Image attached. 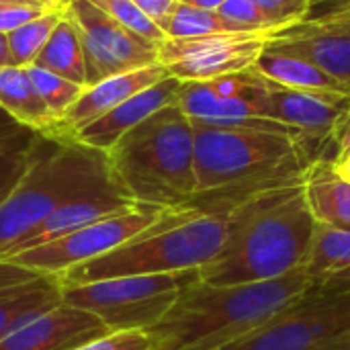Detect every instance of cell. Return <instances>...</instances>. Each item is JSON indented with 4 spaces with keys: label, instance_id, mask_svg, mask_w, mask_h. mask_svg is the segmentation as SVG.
<instances>
[{
    "label": "cell",
    "instance_id": "1",
    "mask_svg": "<svg viewBox=\"0 0 350 350\" xmlns=\"http://www.w3.org/2000/svg\"><path fill=\"white\" fill-rule=\"evenodd\" d=\"M193 207L228 211L226 240L219 252L199 269L201 283H265L299 271L308 258L316 219L306 203L304 172L232 199L199 201Z\"/></svg>",
    "mask_w": 350,
    "mask_h": 350
},
{
    "label": "cell",
    "instance_id": "2",
    "mask_svg": "<svg viewBox=\"0 0 350 350\" xmlns=\"http://www.w3.org/2000/svg\"><path fill=\"white\" fill-rule=\"evenodd\" d=\"M316 283L304 269L248 285L191 283L148 330L152 350H221L252 334Z\"/></svg>",
    "mask_w": 350,
    "mask_h": 350
},
{
    "label": "cell",
    "instance_id": "3",
    "mask_svg": "<svg viewBox=\"0 0 350 350\" xmlns=\"http://www.w3.org/2000/svg\"><path fill=\"white\" fill-rule=\"evenodd\" d=\"M105 156L113 183L139 205L183 207L195 199V131L178 103L129 129Z\"/></svg>",
    "mask_w": 350,
    "mask_h": 350
},
{
    "label": "cell",
    "instance_id": "4",
    "mask_svg": "<svg viewBox=\"0 0 350 350\" xmlns=\"http://www.w3.org/2000/svg\"><path fill=\"white\" fill-rule=\"evenodd\" d=\"M193 131L197 178L193 201L232 199L260 185L295 176L322 158L312 156L314 139L310 137L195 121Z\"/></svg>",
    "mask_w": 350,
    "mask_h": 350
},
{
    "label": "cell",
    "instance_id": "5",
    "mask_svg": "<svg viewBox=\"0 0 350 350\" xmlns=\"http://www.w3.org/2000/svg\"><path fill=\"white\" fill-rule=\"evenodd\" d=\"M115 187L103 152L39 135L31 164L0 201V260L62 205Z\"/></svg>",
    "mask_w": 350,
    "mask_h": 350
},
{
    "label": "cell",
    "instance_id": "6",
    "mask_svg": "<svg viewBox=\"0 0 350 350\" xmlns=\"http://www.w3.org/2000/svg\"><path fill=\"white\" fill-rule=\"evenodd\" d=\"M228 234V211L174 207L160 224L113 252L62 273V285H82L135 275L199 271L221 248Z\"/></svg>",
    "mask_w": 350,
    "mask_h": 350
},
{
    "label": "cell",
    "instance_id": "7",
    "mask_svg": "<svg viewBox=\"0 0 350 350\" xmlns=\"http://www.w3.org/2000/svg\"><path fill=\"white\" fill-rule=\"evenodd\" d=\"M195 281H199V271L62 285V301L96 316L111 332H148L168 314L180 291Z\"/></svg>",
    "mask_w": 350,
    "mask_h": 350
},
{
    "label": "cell",
    "instance_id": "8",
    "mask_svg": "<svg viewBox=\"0 0 350 350\" xmlns=\"http://www.w3.org/2000/svg\"><path fill=\"white\" fill-rule=\"evenodd\" d=\"M350 332V279L316 283L265 326L221 350H324Z\"/></svg>",
    "mask_w": 350,
    "mask_h": 350
},
{
    "label": "cell",
    "instance_id": "9",
    "mask_svg": "<svg viewBox=\"0 0 350 350\" xmlns=\"http://www.w3.org/2000/svg\"><path fill=\"white\" fill-rule=\"evenodd\" d=\"M172 209L174 207L137 205L135 209L98 219L64 238L16 252L4 260L39 275L59 277L62 273L100 258L123 246L125 242L133 240L135 236L160 224Z\"/></svg>",
    "mask_w": 350,
    "mask_h": 350
},
{
    "label": "cell",
    "instance_id": "10",
    "mask_svg": "<svg viewBox=\"0 0 350 350\" xmlns=\"http://www.w3.org/2000/svg\"><path fill=\"white\" fill-rule=\"evenodd\" d=\"M271 35L269 31H226L164 39L158 45V62L180 82H205L252 68Z\"/></svg>",
    "mask_w": 350,
    "mask_h": 350
},
{
    "label": "cell",
    "instance_id": "11",
    "mask_svg": "<svg viewBox=\"0 0 350 350\" xmlns=\"http://www.w3.org/2000/svg\"><path fill=\"white\" fill-rule=\"evenodd\" d=\"M66 16L78 29L86 59V86L109 76L158 64V45L148 41L86 0H72Z\"/></svg>",
    "mask_w": 350,
    "mask_h": 350
},
{
    "label": "cell",
    "instance_id": "12",
    "mask_svg": "<svg viewBox=\"0 0 350 350\" xmlns=\"http://www.w3.org/2000/svg\"><path fill=\"white\" fill-rule=\"evenodd\" d=\"M267 47L310 59L350 90V21H301L275 31Z\"/></svg>",
    "mask_w": 350,
    "mask_h": 350
},
{
    "label": "cell",
    "instance_id": "13",
    "mask_svg": "<svg viewBox=\"0 0 350 350\" xmlns=\"http://www.w3.org/2000/svg\"><path fill=\"white\" fill-rule=\"evenodd\" d=\"M260 105L262 117L293 127L314 142L328 144L336 121L350 107V98L293 90L267 80L260 94Z\"/></svg>",
    "mask_w": 350,
    "mask_h": 350
},
{
    "label": "cell",
    "instance_id": "14",
    "mask_svg": "<svg viewBox=\"0 0 350 350\" xmlns=\"http://www.w3.org/2000/svg\"><path fill=\"white\" fill-rule=\"evenodd\" d=\"M107 332L96 316L62 301L0 338V350H72Z\"/></svg>",
    "mask_w": 350,
    "mask_h": 350
},
{
    "label": "cell",
    "instance_id": "15",
    "mask_svg": "<svg viewBox=\"0 0 350 350\" xmlns=\"http://www.w3.org/2000/svg\"><path fill=\"white\" fill-rule=\"evenodd\" d=\"M180 86L183 82L178 78L168 76L139 90L137 94L129 96L127 100H123L109 113L100 115L98 119L90 121L88 125L80 127L66 139H72L84 148L107 154L129 129H133L135 125H139L160 109L178 103Z\"/></svg>",
    "mask_w": 350,
    "mask_h": 350
},
{
    "label": "cell",
    "instance_id": "16",
    "mask_svg": "<svg viewBox=\"0 0 350 350\" xmlns=\"http://www.w3.org/2000/svg\"><path fill=\"white\" fill-rule=\"evenodd\" d=\"M168 76H170L168 70L158 62V64H152V66H146L139 70L109 76V78H105L92 86H86L82 90L80 98L59 119L55 139L70 137L80 127L88 125L90 121L109 113L111 109H115L117 105H121L129 96L137 94L139 90H144V88H148V86H152V84H156Z\"/></svg>",
    "mask_w": 350,
    "mask_h": 350
},
{
    "label": "cell",
    "instance_id": "17",
    "mask_svg": "<svg viewBox=\"0 0 350 350\" xmlns=\"http://www.w3.org/2000/svg\"><path fill=\"white\" fill-rule=\"evenodd\" d=\"M139 203L131 201L121 189H109V191H100L94 195H86V197H78L66 205H62L59 209H55L49 217H45L35 230H31L4 258L53 242L57 238H64L88 224H94L98 219L117 215V213H125L129 209H135ZM2 258V260H4Z\"/></svg>",
    "mask_w": 350,
    "mask_h": 350
},
{
    "label": "cell",
    "instance_id": "18",
    "mask_svg": "<svg viewBox=\"0 0 350 350\" xmlns=\"http://www.w3.org/2000/svg\"><path fill=\"white\" fill-rule=\"evenodd\" d=\"M304 195L316 224L350 232V180L332 168L330 158H316L304 170Z\"/></svg>",
    "mask_w": 350,
    "mask_h": 350
},
{
    "label": "cell",
    "instance_id": "19",
    "mask_svg": "<svg viewBox=\"0 0 350 350\" xmlns=\"http://www.w3.org/2000/svg\"><path fill=\"white\" fill-rule=\"evenodd\" d=\"M0 109L12 121L39 135L55 137L57 133V117L41 100L25 68L0 66Z\"/></svg>",
    "mask_w": 350,
    "mask_h": 350
},
{
    "label": "cell",
    "instance_id": "20",
    "mask_svg": "<svg viewBox=\"0 0 350 350\" xmlns=\"http://www.w3.org/2000/svg\"><path fill=\"white\" fill-rule=\"evenodd\" d=\"M62 304V281L55 275L0 287V338Z\"/></svg>",
    "mask_w": 350,
    "mask_h": 350
},
{
    "label": "cell",
    "instance_id": "21",
    "mask_svg": "<svg viewBox=\"0 0 350 350\" xmlns=\"http://www.w3.org/2000/svg\"><path fill=\"white\" fill-rule=\"evenodd\" d=\"M262 78L285 86L293 90H308V92H320V94H332V96H342L350 98V90L328 76L324 70L314 66L310 59L285 53V51H275V49H265L256 64L252 66Z\"/></svg>",
    "mask_w": 350,
    "mask_h": 350
},
{
    "label": "cell",
    "instance_id": "22",
    "mask_svg": "<svg viewBox=\"0 0 350 350\" xmlns=\"http://www.w3.org/2000/svg\"><path fill=\"white\" fill-rule=\"evenodd\" d=\"M314 283L350 279V232L316 224L308 258L301 267Z\"/></svg>",
    "mask_w": 350,
    "mask_h": 350
},
{
    "label": "cell",
    "instance_id": "23",
    "mask_svg": "<svg viewBox=\"0 0 350 350\" xmlns=\"http://www.w3.org/2000/svg\"><path fill=\"white\" fill-rule=\"evenodd\" d=\"M33 66L49 70L86 88V59H84L82 39L74 23L66 16V12L55 25L41 53L35 57Z\"/></svg>",
    "mask_w": 350,
    "mask_h": 350
},
{
    "label": "cell",
    "instance_id": "24",
    "mask_svg": "<svg viewBox=\"0 0 350 350\" xmlns=\"http://www.w3.org/2000/svg\"><path fill=\"white\" fill-rule=\"evenodd\" d=\"M160 31L166 39H185V37H199L209 33H226V31H238L230 23H226L217 10H205L197 8L185 2L174 0L164 18L158 23Z\"/></svg>",
    "mask_w": 350,
    "mask_h": 350
},
{
    "label": "cell",
    "instance_id": "25",
    "mask_svg": "<svg viewBox=\"0 0 350 350\" xmlns=\"http://www.w3.org/2000/svg\"><path fill=\"white\" fill-rule=\"evenodd\" d=\"M66 10H49L33 21H29L27 25L6 33V47H8V57H10V66H31L35 62V57L41 53V49L45 47L47 39L51 37L55 25L59 23V18L64 16Z\"/></svg>",
    "mask_w": 350,
    "mask_h": 350
},
{
    "label": "cell",
    "instance_id": "26",
    "mask_svg": "<svg viewBox=\"0 0 350 350\" xmlns=\"http://www.w3.org/2000/svg\"><path fill=\"white\" fill-rule=\"evenodd\" d=\"M25 70H27V76L33 82L35 90L39 92L41 100L57 117V125H59V119L80 98L84 86H80V84L64 78V76H57V74H53L49 70L37 68L33 64L31 66H25Z\"/></svg>",
    "mask_w": 350,
    "mask_h": 350
},
{
    "label": "cell",
    "instance_id": "27",
    "mask_svg": "<svg viewBox=\"0 0 350 350\" xmlns=\"http://www.w3.org/2000/svg\"><path fill=\"white\" fill-rule=\"evenodd\" d=\"M86 2H90L94 8H98L100 12L115 18L117 23H121L123 27H127L129 31H133L135 35L148 41L162 43L166 39L158 23L152 21L146 12H142L131 0H86Z\"/></svg>",
    "mask_w": 350,
    "mask_h": 350
},
{
    "label": "cell",
    "instance_id": "28",
    "mask_svg": "<svg viewBox=\"0 0 350 350\" xmlns=\"http://www.w3.org/2000/svg\"><path fill=\"white\" fill-rule=\"evenodd\" d=\"M217 14L238 31H277L252 0H226L217 8Z\"/></svg>",
    "mask_w": 350,
    "mask_h": 350
},
{
    "label": "cell",
    "instance_id": "29",
    "mask_svg": "<svg viewBox=\"0 0 350 350\" xmlns=\"http://www.w3.org/2000/svg\"><path fill=\"white\" fill-rule=\"evenodd\" d=\"M252 2L258 6V10L277 31L306 21L312 8V0H252Z\"/></svg>",
    "mask_w": 350,
    "mask_h": 350
},
{
    "label": "cell",
    "instance_id": "30",
    "mask_svg": "<svg viewBox=\"0 0 350 350\" xmlns=\"http://www.w3.org/2000/svg\"><path fill=\"white\" fill-rule=\"evenodd\" d=\"M72 350H152V338L144 330L107 332Z\"/></svg>",
    "mask_w": 350,
    "mask_h": 350
},
{
    "label": "cell",
    "instance_id": "31",
    "mask_svg": "<svg viewBox=\"0 0 350 350\" xmlns=\"http://www.w3.org/2000/svg\"><path fill=\"white\" fill-rule=\"evenodd\" d=\"M45 12L49 10L31 2H0V33L6 35Z\"/></svg>",
    "mask_w": 350,
    "mask_h": 350
},
{
    "label": "cell",
    "instance_id": "32",
    "mask_svg": "<svg viewBox=\"0 0 350 350\" xmlns=\"http://www.w3.org/2000/svg\"><path fill=\"white\" fill-rule=\"evenodd\" d=\"M37 135L39 133L18 125L0 109V152L14 150V148H27L37 139Z\"/></svg>",
    "mask_w": 350,
    "mask_h": 350
},
{
    "label": "cell",
    "instance_id": "33",
    "mask_svg": "<svg viewBox=\"0 0 350 350\" xmlns=\"http://www.w3.org/2000/svg\"><path fill=\"white\" fill-rule=\"evenodd\" d=\"M328 144L332 148V158L334 160L336 156L345 154L347 150H350V107L340 115V119L336 121L330 137H328Z\"/></svg>",
    "mask_w": 350,
    "mask_h": 350
},
{
    "label": "cell",
    "instance_id": "34",
    "mask_svg": "<svg viewBox=\"0 0 350 350\" xmlns=\"http://www.w3.org/2000/svg\"><path fill=\"white\" fill-rule=\"evenodd\" d=\"M142 12H146L152 21L160 23L164 18V14L168 12V8L172 6L174 0H131Z\"/></svg>",
    "mask_w": 350,
    "mask_h": 350
},
{
    "label": "cell",
    "instance_id": "35",
    "mask_svg": "<svg viewBox=\"0 0 350 350\" xmlns=\"http://www.w3.org/2000/svg\"><path fill=\"white\" fill-rule=\"evenodd\" d=\"M350 0H312V8L306 16V21H320L322 16H326L328 12L349 4Z\"/></svg>",
    "mask_w": 350,
    "mask_h": 350
},
{
    "label": "cell",
    "instance_id": "36",
    "mask_svg": "<svg viewBox=\"0 0 350 350\" xmlns=\"http://www.w3.org/2000/svg\"><path fill=\"white\" fill-rule=\"evenodd\" d=\"M332 168H334L342 178L350 180V150H347L345 154H340V156H336V158L332 160Z\"/></svg>",
    "mask_w": 350,
    "mask_h": 350
},
{
    "label": "cell",
    "instance_id": "37",
    "mask_svg": "<svg viewBox=\"0 0 350 350\" xmlns=\"http://www.w3.org/2000/svg\"><path fill=\"white\" fill-rule=\"evenodd\" d=\"M27 2H33V4L43 6L47 10H66L72 0H27Z\"/></svg>",
    "mask_w": 350,
    "mask_h": 350
},
{
    "label": "cell",
    "instance_id": "38",
    "mask_svg": "<svg viewBox=\"0 0 350 350\" xmlns=\"http://www.w3.org/2000/svg\"><path fill=\"white\" fill-rule=\"evenodd\" d=\"M178 2H185V4L197 6V8H205V10H217L226 0H178Z\"/></svg>",
    "mask_w": 350,
    "mask_h": 350
},
{
    "label": "cell",
    "instance_id": "39",
    "mask_svg": "<svg viewBox=\"0 0 350 350\" xmlns=\"http://www.w3.org/2000/svg\"><path fill=\"white\" fill-rule=\"evenodd\" d=\"M320 21H350V2L340 6V8H336V10H332V12H328Z\"/></svg>",
    "mask_w": 350,
    "mask_h": 350
},
{
    "label": "cell",
    "instance_id": "40",
    "mask_svg": "<svg viewBox=\"0 0 350 350\" xmlns=\"http://www.w3.org/2000/svg\"><path fill=\"white\" fill-rule=\"evenodd\" d=\"M324 350H350V332L340 336L338 340H334L332 345H328Z\"/></svg>",
    "mask_w": 350,
    "mask_h": 350
},
{
    "label": "cell",
    "instance_id": "41",
    "mask_svg": "<svg viewBox=\"0 0 350 350\" xmlns=\"http://www.w3.org/2000/svg\"><path fill=\"white\" fill-rule=\"evenodd\" d=\"M10 57H8V47H6V37L0 33V66H8Z\"/></svg>",
    "mask_w": 350,
    "mask_h": 350
},
{
    "label": "cell",
    "instance_id": "42",
    "mask_svg": "<svg viewBox=\"0 0 350 350\" xmlns=\"http://www.w3.org/2000/svg\"><path fill=\"white\" fill-rule=\"evenodd\" d=\"M0 2H27V0H0ZM33 4V2H31Z\"/></svg>",
    "mask_w": 350,
    "mask_h": 350
}]
</instances>
